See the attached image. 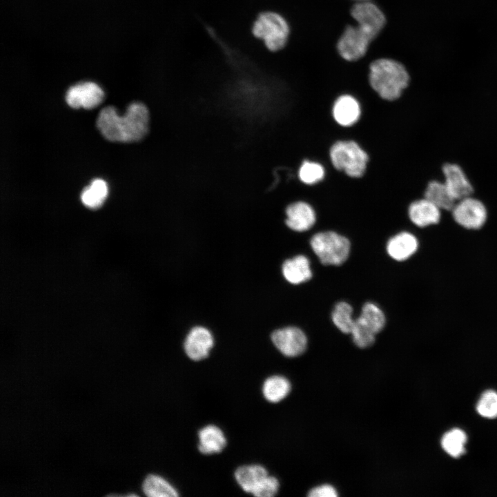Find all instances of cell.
<instances>
[{
    "instance_id": "2e32d148",
    "label": "cell",
    "mask_w": 497,
    "mask_h": 497,
    "mask_svg": "<svg viewBox=\"0 0 497 497\" xmlns=\"http://www.w3.org/2000/svg\"><path fill=\"white\" fill-rule=\"evenodd\" d=\"M418 247V242L416 236L409 232L402 231L388 241L387 251L393 259L404 261L413 255Z\"/></svg>"
},
{
    "instance_id": "52a82bcc",
    "label": "cell",
    "mask_w": 497,
    "mask_h": 497,
    "mask_svg": "<svg viewBox=\"0 0 497 497\" xmlns=\"http://www.w3.org/2000/svg\"><path fill=\"white\" fill-rule=\"evenodd\" d=\"M450 212L454 222L467 230L480 229L488 218L485 202L474 195L456 201Z\"/></svg>"
},
{
    "instance_id": "f1b7e54d",
    "label": "cell",
    "mask_w": 497,
    "mask_h": 497,
    "mask_svg": "<svg viewBox=\"0 0 497 497\" xmlns=\"http://www.w3.org/2000/svg\"><path fill=\"white\" fill-rule=\"evenodd\" d=\"M351 334L354 344L360 348L369 347L375 342L376 334L364 327L356 319H355Z\"/></svg>"
},
{
    "instance_id": "83f0119b",
    "label": "cell",
    "mask_w": 497,
    "mask_h": 497,
    "mask_svg": "<svg viewBox=\"0 0 497 497\" xmlns=\"http://www.w3.org/2000/svg\"><path fill=\"white\" fill-rule=\"evenodd\" d=\"M476 411L484 418H497V392L493 390L484 391L477 402Z\"/></svg>"
},
{
    "instance_id": "9c48e42d",
    "label": "cell",
    "mask_w": 497,
    "mask_h": 497,
    "mask_svg": "<svg viewBox=\"0 0 497 497\" xmlns=\"http://www.w3.org/2000/svg\"><path fill=\"white\" fill-rule=\"evenodd\" d=\"M442 179L456 201L474 195V184L465 168L458 163L448 162L441 168Z\"/></svg>"
},
{
    "instance_id": "6da1fadb",
    "label": "cell",
    "mask_w": 497,
    "mask_h": 497,
    "mask_svg": "<svg viewBox=\"0 0 497 497\" xmlns=\"http://www.w3.org/2000/svg\"><path fill=\"white\" fill-rule=\"evenodd\" d=\"M150 115L148 108L141 102H133L125 114L119 115L113 106L101 109L96 124L108 140L132 142L142 139L148 133Z\"/></svg>"
},
{
    "instance_id": "ffe728a7",
    "label": "cell",
    "mask_w": 497,
    "mask_h": 497,
    "mask_svg": "<svg viewBox=\"0 0 497 497\" xmlns=\"http://www.w3.org/2000/svg\"><path fill=\"white\" fill-rule=\"evenodd\" d=\"M267 476L266 469L260 465H243L235 471L239 485L244 491L251 494Z\"/></svg>"
},
{
    "instance_id": "3957f363",
    "label": "cell",
    "mask_w": 497,
    "mask_h": 497,
    "mask_svg": "<svg viewBox=\"0 0 497 497\" xmlns=\"http://www.w3.org/2000/svg\"><path fill=\"white\" fill-rule=\"evenodd\" d=\"M251 32L268 50L277 52L286 46L291 28L287 19L280 13L266 10L260 12L254 19Z\"/></svg>"
},
{
    "instance_id": "cb8c5ba5",
    "label": "cell",
    "mask_w": 497,
    "mask_h": 497,
    "mask_svg": "<svg viewBox=\"0 0 497 497\" xmlns=\"http://www.w3.org/2000/svg\"><path fill=\"white\" fill-rule=\"evenodd\" d=\"M326 176L324 166L315 160L304 159L298 170V177L301 183L314 186L320 183Z\"/></svg>"
},
{
    "instance_id": "4fadbf2b",
    "label": "cell",
    "mask_w": 497,
    "mask_h": 497,
    "mask_svg": "<svg viewBox=\"0 0 497 497\" xmlns=\"http://www.w3.org/2000/svg\"><path fill=\"white\" fill-rule=\"evenodd\" d=\"M331 115L334 121L339 126L344 128L351 127L355 125L361 118V104L351 94H341L333 103Z\"/></svg>"
},
{
    "instance_id": "7402d4cb",
    "label": "cell",
    "mask_w": 497,
    "mask_h": 497,
    "mask_svg": "<svg viewBox=\"0 0 497 497\" xmlns=\"http://www.w3.org/2000/svg\"><path fill=\"white\" fill-rule=\"evenodd\" d=\"M291 391L289 381L282 376L269 377L262 385V393L270 402L276 403L285 398Z\"/></svg>"
},
{
    "instance_id": "4dcf8cb0",
    "label": "cell",
    "mask_w": 497,
    "mask_h": 497,
    "mask_svg": "<svg viewBox=\"0 0 497 497\" xmlns=\"http://www.w3.org/2000/svg\"><path fill=\"white\" fill-rule=\"evenodd\" d=\"M308 496L310 497H335L338 496V493L332 485L324 484L311 489Z\"/></svg>"
},
{
    "instance_id": "f546056e",
    "label": "cell",
    "mask_w": 497,
    "mask_h": 497,
    "mask_svg": "<svg viewBox=\"0 0 497 497\" xmlns=\"http://www.w3.org/2000/svg\"><path fill=\"white\" fill-rule=\"evenodd\" d=\"M279 489V482L273 476H267L252 491V494L257 497L274 496Z\"/></svg>"
},
{
    "instance_id": "30bf717a",
    "label": "cell",
    "mask_w": 497,
    "mask_h": 497,
    "mask_svg": "<svg viewBox=\"0 0 497 497\" xmlns=\"http://www.w3.org/2000/svg\"><path fill=\"white\" fill-rule=\"evenodd\" d=\"M284 215L286 226L296 232L311 229L318 220L317 212L313 206L302 199L295 200L287 204Z\"/></svg>"
},
{
    "instance_id": "d4e9b609",
    "label": "cell",
    "mask_w": 497,
    "mask_h": 497,
    "mask_svg": "<svg viewBox=\"0 0 497 497\" xmlns=\"http://www.w3.org/2000/svg\"><path fill=\"white\" fill-rule=\"evenodd\" d=\"M144 493L149 497H177V490L162 477L150 474L142 485Z\"/></svg>"
},
{
    "instance_id": "ac0fdd59",
    "label": "cell",
    "mask_w": 497,
    "mask_h": 497,
    "mask_svg": "<svg viewBox=\"0 0 497 497\" xmlns=\"http://www.w3.org/2000/svg\"><path fill=\"white\" fill-rule=\"evenodd\" d=\"M198 449L202 454H212L221 452L226 447V439L217 426L207 425L198 432Z\"/></svg>"
},
{
    "instance_id": "4316f807",
    "label": "cell",
    "mask_w": 497,
    "mask_h": 497,
    "mask_svg": "<svg viewBox=\"0 0 497 497\" xmlns=\"http://www.w3.org/2000/svg\"><path fill=\"white\" fill-rule=\"evenodd\" d=\"M353 309L345 302L337 303L333 308L331 318L335 327L344 333H351L355 319L352 316Z\"/></svg>"
},
{
    "instance_id": "8fae6325",
    "label": "cell",
    "mask_w": 497,
    "mask_h": 497,
    "mask_svg": "<svg viewBox=\"0 0 497 497\" xmlns=\"http://www.w3.org/2000/svg\"><path fill=\"white\" fill-rule=\"evenodd\" d=\"M104 98V92L96 83L84 81L70 86L66 94V101L73 108L92 109Z\"/></svg>"
},
{
    "instance_id": "484cf974",
    "label": "cell",
    "mask_w": 497,
    "mask_h": 497,
    "mask_svg": "<svg viewBox=\"0 0 497 497\" xmlns=\"http://www.w3.org/2000/svg\"><path fill=\"white\" fill-rule=\"evenodd\" d=\"M466 442L465 432L458 428L447 431L441 439L442 448L453 458H459L465 453Z\"/></svg>"
},
{
    "instance_id": "5bb4252c",
    "label": "cell",
    "mask_w": 497,
    "mask_h": 497,
    "mask_svg": "<svg viewBox=\"0 0 497 497\" xmlns=\"http://www.w3.org/2000/svg\"><path fill=\"white\" fill-rule=\"evenodd\" d=\"M442 217V211L424 197L411 201L407 207V217L419 228L438 224Z\"/></svg>"
},
{
    "instance_id": "9a60e30c",
    "label": "cell",
    "mask_w": 497,
    "mask_h": 497,
    "mask_svg": "<svg viewBox=\"0 0 497 497\" xmlns=\"http://www.w3.org/2000/svg\"><path fill=\"white\" fill-rule=\"evenodd\" d=\"M214 343L211 332L202 327L193 328L184 341V351L188 357L195 361L206 358Z\"/></svg>"
},
{
    "instance_id": "1f68e13d",
    "label": "cell",
    "mask_w": 497,
    "mask_h": 497,
    "mask_svg": "<svg viewBox=\"0 0 497 497\" xmlns=\"http://www.w3.org/2000/svg\"><path fill=\"white\" fill-rule=\"evenodd\" d=\"M350 1H354V2H357V1H369V0H350Z\"/></svg>"
},
{
    "instance_id": "603a6c76",
    "label": "cell",
    "mask_w": 497,
    "mask_h": 497,
    "mask_svg": "<svg viewBox=\"0 0 497 497\" xmlns=\"http://www.w3.org/2000/svg\"><path fill=\"white\" fill-rule=\"evenodd\" d=\"M356 320L376 335L382 330L386 322L382 311L372 302L363 305L361 313Z\"/></svg>"
},
{
    "instance_id": "7c38bea8",
    "label": "cell",
    "mask_w": 497,
    "mask_h": 497,
    "mask_svg": "<svg viewBox=\"0 0 497 497\" xmlns=\"http://www.w3.org/2000/svg\"><path fill=\"white\" fill-rule=\"evenodd\" d=\"M271 340L275 347L286 357L302 354L307 347L305 333L299 328L289 327L275 331Z\"/></svg>"
},
{
    "instance_id": "7a4b0ae2",
    "label": "cell",
    "mask_w": 497,
    "mask_h": 497,
    "mask_svg": "<svg viewBox=\"0 0 497 497\" xmlns=\"http://www.w3.org/2000/svg\"><path fill=\"white\" fill-rule=\"evenodd\" d=\"M369 82L373 90L384 100L398 99L409 87L411 75L407 67L391 57H378L369 66Z\"/></svg>"
},
{
    "instance_id": "d6986e66",
    "label": "cell",
    "mask_w": 497,
    "mask_h": 497,
    "mask_svg": "<svg viewBox=\"0 0 497 497\" xmlns=\"http://www.w3.org/2000/svg\"><path fill=\"white\" fill-rule=\"evenodd\" d=\"M423 197L445 211H451L456 202L441 179L430 180L425 187Z\"/></svg>"
},
{
    "instance_id": "ba28073f",
    "label": "cell",
    "mask_w": 497,
    "mask_h": 497,
    "mask_svg": "<svg viewBox=\"0 0 497 497\" xmlns=\"http://www.w3.org/2000/svg\"><path fill=\"white\" fill-rule=\"evenodd\" d=\"M349 12L353 21L366 29L376 39L386 27L387 19L384 12L372 0L354 2Z\"/></svg>"
},
{
    "instance_id": "277c9868",
    "label": "cell",
    "mask_w": 497,
    "mask_h": 497,
    "mask_svg": "<svg viewBox=\"0 0 497 497\" xmlns=\"http://www.w3.org/2000/svg\"><path fill=\"white\" fill-rule=\"evenodd\" d=\"M333 167L352 178L361 177L366 172L369 155L355 140L339 139L329 150Z\"/></svg>"
},
{
    "instance_id": "44dd1931",
    "label": "cell",
    "mask_w": 497,
    "mask_h": 497,
    "mask_svg": "<svg viewBox=\"0 0 497 497\" xmlns=\"http://www.w3.org/2000/svg\"><path fill=\"white\" fill-rule=\"evenodd\" d=\"M107 195L106 182L101 179L97 178L82 191L81 200L87 208L97 209L103 205Z\"/></svg>"
},
{
    "instance_id": "5b68a950",
    "label": "cell",
    "mask_w": 497,
    "mask_h": 497,
    "mask_svg": "<svg viewBox=\"0 0 497 497\" xmlns=\"http://www.w3.org/2000/svg\"><path fill=\"white\" fill-rule=\"evenodd\" d=\"M311 246L324 265H340L349 257L351 244L344 236L333 231L314 234L310 241Z\"/></svg>"
},
{
    "instance_id": "8992f818",
    "label": "cell",
    "mask_w": 497,
    "mask_h": 497,
    "mask_svg": "<svg viewBox=\"0 0 497 497\" xmlns=\"http://www.w3.org/2000/svg\"><path fill=\"white\" fill-rule=\"evenodd\" d=\"M375 40L361 26L355 22L353 24L348 23L338 39L337 52L340 57L347 61H358L367 55L371 44Z\"/></svg>"
},
{
    "instance_id": "e0dca14e",
    "label": "cell",
    "mask_w": 497,
    "mask_h": 497,
    "mask_svg": "<svg viewBox=\"0 0 497 497\" xmlns=\"http://www.w3.org/2000/svg\"><path fill=\"white\" fill-rule=\"evenodd\" d=\"M282 273L290 283L298 284L309 280L312 277L309 259L302 255L286 260L282 265Z\"/></svg>"
}]
</instances>
